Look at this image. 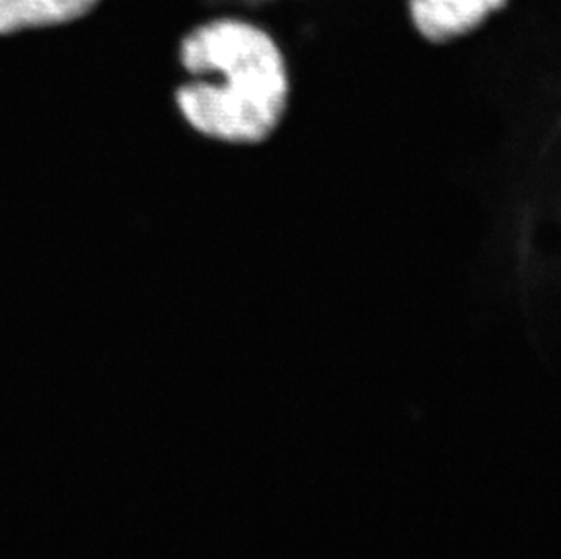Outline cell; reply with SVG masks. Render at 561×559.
<instances>
[{"mask_svg": "<svg viewBox=\"0 0 561 559\" xmlns=\"http://www.w3.org/2000/svg\"><path fill=\"white\" fill-rule=\"evenodd\" d=\"M507 0H409V19L431 44L455 43L477 32Z\"/></svg>", "mask_w": 561, "mask_h": 559, "instance_id": "obj_2", "label": "cell"}, {"mask_svg": "<svg viewBox=\"0 0 561 559\" xmlns=\"http://www.w3.org/2000/svg\"><path fill=\"white\" fill-rule=\"evenodd\" d=\"M101 0H0V37L68 26L95 11Z\"/></svg>", "mask_w": 561, "mask_h": 559, "instance_id": "obj_3", "label": "cell"}, {"mask_svg": "<svg viewBox=\"0 0 561 559\" xmlns=\"http://www.w3.org/2000/svg\"><path fill=\"white\" fill-rule=\"evenodd\" d=\"M187 80L175 91L187 126L213 142L259 146L280 127L291 75L280 44L244 16H213L179 44Z\"/></svg>", "mask_w": 561, "mask_h": 559, "instance_id": "obj_1", "label": "cell"}]
</instances>
